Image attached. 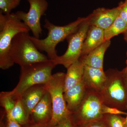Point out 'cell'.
I'll list each match as a JSON object with an SVG mask.
<instances>
[{"label":"cell","instance_id":"cell-1","mask_svg":"<svg viewBox=\"0 0 127 127\" xmlns=\"http://www.w3.org/2000/svg\"><path fill=\"white\" fill-rule=\"evenodd\" d=\"M86 19V17H79L76 21L63 26H57L45 19L43 27L48 31L46 37L40 39L30 36V39L39 51L45 52L49 59L54 60L58 56L56 50L57 45L76 31Z\"/></svg>","mask_w":127,"mask_h":127},{"label":"cell","instance_id":"cell-2","mask_svg":"<svg viewBox=\"0 0 127 127\" xmlns=\"http://www.w3.org/2000/svg\"><path fill=\"white\" fill-rule=\"evenodd\" d=\"M30 28L15 13L4 14L0 12V68L6 70L14 65L10 55L12 41L21 32H29Z\"/></svg>","mask_w":127,"mask_h":127},{"label":"cell","instance_id":"cell-3","mask_svg":"<svg viewBox=\"0 0 127 127\" xmlns=\"http://www.w3.org/2000/svg\"><path fill=\"white\" fill-rule=\"evenodd\" d=\"M56 66L52 60L49 59L21 66L20 80L10 93L16 100L31 87L46 84L51 77L52 70Z\"/></svg>","mask_w":127,"mask_h":127},{"label":"cell","instance_id":"cell-4","mask_svg":"<svg viewBox=\"0 0 127 127\" xmlns=\"http://www.w3.org/2000/svg\"><path fill=\"white\" fill-rule=\"evenodd\" d=\"M105 72L106 81L99 93L103 103L122 111L127 110V87L124 73L112 68Z\"/></svg>","mask_w":127,"mask_h":127},{"label":"cell","instance_id":"cell-5","mask_svg":"<svg viewBox=\"0 0 127 127\" xmlns=\"http://www.w3.org/2000/svg\"><path fill=\"white\" fill-rule=\"evenodd\" d=\"M29 32H21L12 41L10 55L14 64L21 66L48 60L47 56L39 51L30 38Z\"/></svg>","mask_w":127,"mask_h":127},{"label":"cell","instance_id":"cell-6","mask_svg":"<svg viewBox=\"0 0 127 127\" xmlns=\"http://www.w3.org/2000/svg\"><path fill=\"white\" fill-rule=\"evenodd\" d=\"M65 76L64 73L57 72L52 75L45 84L51 99L52 116L50 125L52 127L71 114L67 108L64 95Z\"/></svg>","mask_w":127,"mask_h":127},{"label":"cell","instance_id":"cell-7","mask_svg":"<svg viewBox=\"0 0 127 127\" xmlns=\"http://www.w3.org/2000/svg\"><path fill=\"white\" fill-rule=\"evenodd\" d=\"M104 105L99 92L87 90L85 96L76 111L71 114L75 125L102 117Z\"/></svg>","mask_w":127,"mask_h":127},{"label":"cell","instance_id":"cell-8","mask_svg":"<svg viewBox=\"0 0 127 127\" xmlns=\"http://www.w3.org/2000/svg\"><path fill=\"white\" fill-rule=\"evenodd\" d=\"M89 26L88 18L87 17L86 19L80 25L78 29L67 37L66 39L68 46L65 52L52 60L56 66L61 65L67 68L79 60Z\"/></svg>","mask_w":127,"mask_h":127},{"label":"cell","instance_id":"cell-9","mask_svg":"<svg viewBox=\"0 0 127 127\" xmlns=\"http://www.w3.org/2000/svg\"><path fill=\"white\" fill-rule=\"evenodd\" d=\"M30 4L29 11L26 13L18 11L15 13L17 16L28 27L33 36L39 38L42 33L40 19L47 10L48 2L46 0H27Z\"/></svg>","mask_w":127,"mask_h":127},{"label":"cell","instance_id":"cell-10","mask_svg":"<svg viewBox=\"0 0 127 127\" xmlns=\"http://www.w3.org/2000/svg\"><path fill=\"white\" fill-rule=\"evenodd\" d=\"M120 10L119 5L112 9L98 8L87 16L89 25L106 30L119 16Z\"/></svg>","mask_w":127,"mask_h":127},{"label":"cell","instance_id":"cell-11","mask_svg":"<svg viewBox=\"0 0 127 127\" xmlns=\"http://www.w3.org/2000/svg\"><path fill=\"white\" fill-rule=\"evenodd\" d=\"M52 116L51 99L47 91L41 100L32 110L31 116L36 124L50 125Z\"/></svg>","mask_w":127,"mask_h":127},{"label":"cell","instance_id":"cell-12","mask_svg":"<svg viewBox=\"0 0 127 127\" xmlns=\"http://www.w3.org/2000/svg\"><path fill=\"white\" fill-rule=\"evenodd\" d=\"M106 78L103 69L84 65L82 81L87 90L100 93L104 86Z\"/></svg>","mask_w":127,"mask_h":127},{"label":"cell","instance_id":"cell-13","mask_svg":"<svg viewBox=\"0 0 127 127\" xmlns=\"http://www.w3.org/2000/svg\"><path fill=\"white\" fill-rule=\"evenodd\" d=\"M46 91L45 84H36L28 88L21 96L20 98L30 116Z\"/></svg>","mask_w":127,"mask_h":127},{"label":"cell","instance_id":"cell-14","mask_svg":"<svg viewBox=\"0 0 127 127\" xmlns=\"http://www.w3.org/2000/svg\"><path fill=\"white\" fill-rule=\"evenodd\" d=\"M87 89L82 80L74 87L64 92V98L67 108L71 114L76 111L86 94Z\"/></svg>","mask_w":127,"mask_h":127},{"label":"cell","instance_id":"cell-15","mask_svg":"<svg viewBox=\"0 0 127 127\" xmlns=\"http://www.w3.org/2000/svg\"><path fill=\"white\" fill-rule=\"evenodd\" d=\"M104 41V30L95 26L90 25L83 45L80 58L88 55Z\"/></svg>","mask_w":127,"mask_h":127},{"label":"cell","instance_id":"cell-16","mask_svg":"<svg viewBox=\"0 0 127 127\" xmlns=\"http://www.w3.org/2000/svg\"><path fill=\"white\" fill-rule=\"evenodd\" d=\"M110 40L105 41L100 46L79 59L84 65L103 69V59L105 52L111 45Z\"/></svg>","mask_w":127,"mask_h":127},{"label":"cell","instance_id":"cell-17","mask_svg":"<svg viewBox=\"0 0 127 127\" xmlns=\"http://www.w3.org/2000/svg\"><path fill=\"white\" fill-rule=\"evenodd\" d=\"M67 69L64 80V92L82 81L84 73V65L79 59Z\"/></svg>","mask_w":127,"mask_h":127},{"label":"cell","instance_id":"cell-18","mask_svg":"<svg viewBox=\"0 0 127 127\" xmlns=\"http://www.w3.org/2000/svg\"><path fill=\"white\" fill-rule=\"evenodd\" d=\"M127 31V22L119 16L106 30H104V40H110L113 37Z\"/></svg>","mask_w":127,"mask_h":127},{"label":"cell","instance_id":"cell-19","mask_svg":"<svg viewBox=\"0 0 127 127\" xmlns=\"http://www.w3.org/2000/svg\"><path fill=\"white\" fill-rule=\"evenodd\" d=\"M7 114H9L21 125H26L29 122L30 115L25 109L20 98L16 100L14 107L10 113Z\"/></svg>","mask_w":127,"mask_h":127},{"label":"cell","instance_id":"cell-20","mask_svg":"<svg viewBox=\"0 0 127 127\" xmlns=\"http://www.w3.org/2000/svg\"><path fill=\"white\" fill-rule=\"evenodd\" d=\"M15 98L9 92H2L0 93V104L6 114L10 113L16 102Z\"/></svg>","mask_w":127,"mask_h":127},{"label":"cell","instance_id":"cell-21","mask_svg":"<svg viewBox=\"0 0 127 127\" xmlns=\"http://www.w3.org/2000/svg\"><path fill=\"white\" fill-rule=\"evenodd\" d=\"M21 0H0V12L4 14H10L12 10L17 7Z\"/></svg>","mask_w":127,"mask_h":127},{"label":"cell","instance_id":"cell-22","mask_svg":"<svg viewBox=\"0 0 127 127\" xmlns=\"http://www.w3.org/2000/svg\"><path fill=\"white\" fill-rule=\"evenodd\" d=\"M110 127H127L125 123V118L120 115L104 114Z\"/></svg>","mask_w":127,"mask_h":127},{"label":"cell","instance_id":"cell-23","mask_svg":"<svg viewBox=\"0 0 127 127\" xmlns=\"http://www.w3.org/2000/svg\"><path fill=\"white\" fill-rule=\"evenodd\" d=\"M75 125L76 127H110L104 114V116L101 118Z\"/></svg>","mask_w":127,"mask_h":127},{"label":"cell","instance_id":"cell-24","mask_svg":"<svg viewBox=\"0 0 127 127\" xmlns=\"http://www.w3.org/2000/svg\"><path fill=\"white\" fill-rule=\"evenodd\" d=\"M103 114H112V115H127V113L124 112L118 108H115L111 107L106 105H103Z\"/></svg>","mask_w":127,"mask_h":127},{"label":"cell","instance_id":"cell-25","mask_svg":"<svg viewBox=\"0 0 127 127\" xmlns=\"http://www.w3.org/2000/svg\"><path fill=\"white\" fill-rule=\"evenodd\" d=\"M53 127H76L72 119L70 114L59 123Z\"/></svg>","mask_w":127,"mask_h":127},{"label":"cell","instance_id":"cell-26","mask_svg":"<svg viewBox=\"0 0 127 127\" xmlns=\"http://www.w3.org/2000/svg\"><path fill=\"white\" fill-rule=\"evenodd\" d=\"M120 6L119 16L127 22V0L119 3Z\"/></svg>","mask_w":127,"mask_h":127},{"label":"cell","instance_id":"cell-27","mask_svg":"<svg viewBox=\"0 0 127 127\" xmlns=\"http://www.w3.org/2000/svg\"><path fill=\"white\" fill-rule=\"evenodd\" d=\"M7 119L6 127H21V125L13 119L9 114H6Z\"/></svg>","mask_w":127,"mask_h":127},{"label":"cell","instance_id":"cell-28","mask_svg":"<svg viewBox=\"0 0 127 127\" xmlns=\"http://www.w3.org/2000/svg\"><path fill=\"white\" fill-rule=\"evenodd\" d=\"M28 127H51L50 125H40V124H36L34 123L33 125H31V126H29Z\"/></svg>","mask_w":127,"mask_h":127},{"label":"cell","instance_id":"cell-29","mask_svg":"<svg viewBox=\"0 0 127 127\" xmlns=\"http://www.w3.org/2000/svg\"><path fill=\"white\" fill-rule=\"evenodd\" d=\"M127 60H126V67H125V68H124V69L122 70L125 73H127Z\"/></svg>","mask_w":127,"mask_h":127},{"label":"cell","instance_id":"cell-30","mask_svg":"<svg viewBox=\"0 0 127 127\" xmlns=\"http://www.w3.org/2000/svg\"><path fill=\"white\" fill-rule=\"evenodd\" d=\"M123 34L124 35V40L127 43V31L124 32Z\"/></svg>","mask_w":127,"mask_h":127},{"label":"cell","instance_id":"cell-31","mask_svg":"<svg viewBox=\"0 0 127 127\" xmlns=\"http://www.w3.org/2000/svg\"><path fill=\"white\" fill-rule=\"evenodd\" d=\"M124 74H125V82H126V85H127V73H124Z\"/></svg>","mask_w":127,"mask_h":127},{"label":"cell","instance_id":"cell-32","mask_svg":"<svg viewBox=\"0 0 127 127\" xmlns=\"http://www.w3.org/2000/svg\"><path fill=\"white\" fill-rule=\"evenodd\" d=\"M125 125H126V127H127V117H126V118H125Z\"/></svg>","mask_w":127,"mask_h":127}]
</instances>
